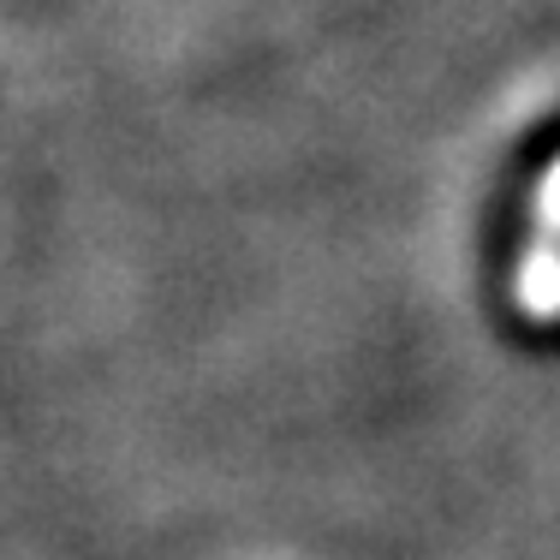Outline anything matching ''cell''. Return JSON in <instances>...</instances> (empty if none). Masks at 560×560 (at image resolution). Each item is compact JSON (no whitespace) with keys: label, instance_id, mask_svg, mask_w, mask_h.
<instances>
[{"label":"cell","instance_id":"6da1fadb","mask_svg":"<svg viewBox=\"0 0 560 560\" xmlns=\"http://www.w3.org/2000/svg\"><path fill=\"white\" fill-rule=\"evenodd\" d=\"M506 292H513V311L530 328H560V155L542 167L537 191H530L525 250H518Z\"/></svg>","mask_w":560,"mask_h":560}]
</instances>
